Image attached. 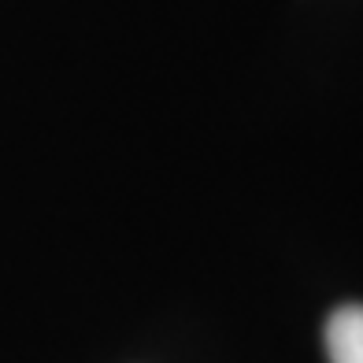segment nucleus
I'll return each mask as SVG.
<instances>
[{
  "label": "nucleus",
  "mask_w": 363,
  "mask_h": 363,
  "mask_svg": "<svg viewBox=\"0 0 363 363\" xmlns=\"http://www.w3.org/2000/svg\"><path fill=\"white\" fill-rule=\"evenodd\" d=\"M330 363H363V304L337 308L326 323Z\"/></svg>",
  "instance_id": "obj_1"
}]
</instances>
